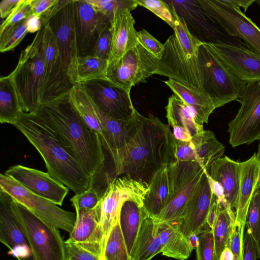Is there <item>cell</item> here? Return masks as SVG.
Here are the masks:
<instances>
[{"instance_id":"cell-59","label":"cell","mask_w":260,"mask_h":260,"mask_svg":"<svg viewBox=\"0 0 260 260\" xmlns=\"http://www.w3.org/2000/svg\"><path fill=\"white\" fill-rule=\"evenodd\" d=\"M256 187L259 193V213L258 225L254 237L252 238L256 251L257 258L260 259V176Z\"/></svg>"},{"instance_id":"cell-48","label":"cell","mask_w":260,"mask_h":260,"mask_svg":"<svg viewBox=\"0 0 260 260\" xmlns=\"http://www.w3.org/2000/svg\"><path fill=\"white\" fill-rule=\"evenodd\" d=\"M111 24L106 26L101 33L96 43L93 56L109 60L112 48Z\"/></svg>"},{"instance_id":"cell-11","label":"cell","mask_w":260,"mask_h":260,"mask_svg":"<svg viewBox=\"0 0 260 260\" xmlns=\"http://www.w3.org/2000/svg\"><path fill=\"white\" fill-rule=\"evenodd\" d=\"M157 60L139 42L122 57L108 62L106 79L130 93L136 84L156 74Z\"/></svg>"},{"instance_id":"cell-53","label":"cell","mask_w":260,"mask_h":260,"mask_svg":"<svg viewBox=\"0 0 260 260\" xmlns=\"http://www.w3.org/2000/svg\"><path fill=\"white\" fill-rule=\"evenodd\" d=\"M58 0H31V15L43 16L46 14Z\"/></svg>"},{"instance_id":"cell-8","label":"cell","mask_w":260,"mask_h":260,"mask_svg":"<svg viewBox=\"0 0 260 260\" xmlns=\"http://www.w3.org/2000/svg\"><path fill=\"white\" fill-rule=\"evenodd\" d=\"M42 21L49 26L56 40L67 73L73 85L77 82L79 53L74 13V0H58Z\"/></svg>"},{"instance_id":"cell-51","label":"cell","mask_w":260,"mask_h":260,"mask_svg":"<svg viewBox=\"0 0 260 260\" xmlns=\"http://www.w3.org/2000/svg\"><path fill=\"white\" fill-rule=\"evenodd\" d=\"M65 243L66 260H100L93 253L68 239Z\"/></svg>"},{"instance_id":"cell-49","label":"cell","mask_w":260,"mask_h":260,"mask_svg":"<svg viewBox=\"0 0 260 260\" xmlns=\"http://www.w3.org/2000/svg\"><path fill=\"white\" fill-rule=\"evenodd\" d=\"M137 36L139 42L153 55L160 59L164 51V44L144 29L137 31Z\"/></svg>"},{"instance_id":"cell-57","label":"cell","mask_w":260,"mask_h":260,"mask_svg":"<svg viewBox=\"0 0 260 260\" xmlns=\"http://www.w3.org/2000/svg\"><path fill=\"white\" fill-rule=\"evenodd\" d=\"M26 24L28 32H37L42 24V17L35 15H31L26 18Z\"/></svg>"},{"instance_id":"cell-25","label":"cell","mask_w":260,"mask_h":260,"mask_svg":"<svg viewBox=\"0 0 260 260\" xmlns=\"http://www.w3.org/2000/svg\"><path fill=\"white\" fill-rule=\"evenodd\" d=\"M96 108L104 131L103 147L112 159L116 152L126 145L135 134L140 113L136 110L132 118L125 121L112 118Z\"/></svg>"},{"instance_id":"cell-62","label":"cell","mask_w":260,"mask_h":260,"mask_svg":"<svg viewBox=\"0 0 260 260\" xmlns=\"http://www.w3.org/2000/svg\"><path fill=\"white\" fill-rule=\"evenodd\" d=\"M256 157L260 164V142L258 147L257 153L256 154Z\"/></svg>"},{"instance_id":"cell-23","label":"cell","mask_w":260,"mask_h":260,"mask_svg":"<svg viewBox=\"0 0 260 260\" xmlns=\"http://www.w3.org/2000/svg\"><path fill=\"white\" fill-rule=\"evenodd\" d=\"M166 109L168 124L173 128L175 139L190 141L193 136L204 131L195 112L175 94L169 98Z\"/></svg>"},{"instance_id":"cell-1","label":"cell","mask_w":260,"mask_h":260,"mask_svg":"<svg viewBox=\"0 0 260 260\" xmlns=\"http://www.w3.org/2000/svg\"><path fill=\"white\" fill-rule=\"evenodd\" d=\"M69 93L41 104L34 112L92 178L103 169L104 150L98 135L89 128L72 105Z\"/></svg>"},{"instance_id":"cell-54","label":"cell","mask_w":260,"mask_h":260,"mask_svg":"<svg viewBox=\"0 0 260 260\" xmlns=\"http://www.w3.org/2000/svg\"><path fill=\"white\" fill-rule=\"evenodd\" d=\"M205 172L212 193L217 198L218 202L221 203L227 212H228L229 207L225 199L224 190L222 185L219 182L212 179L206 170H205Z\"/></svg>"},{"instance_id":"cell-28","label":"cell","mask_w":260,"mask_h":260,"mask_svg":"<svg viewBox=\"0 0 260 260\" xmlns=\"http://www.w3.org/2000/svg\"><path fill=\"white\" fill-rule=\"evenodd\" d=\"M161 250L158 223L145 212L131 252V259L151 260L155 255L161 253Z\"/></svg>"},{"instance_id":"cell-22","label":"cell","mask_w":260,"mask_h":260,"mask_svg":"<svg viewBox=\"0 0 260 260\" xmlns=\"http://www.w3.org/2000/svg\"><path fill=\"white\" fill-rule=\"evenodd\" d=\"M98 205L91 210L75 209V222L69 239L102 260Z\"/></svg>"},{"instance_id":"cell-50","label":"cell","mask_w":260,"mask_h":260,"mask_svg":"<svg viewBox=\"0 0 260 260\" xmlns=\"http://www.w3.org/2000/svg\"><path fill=\"white\" fill-rule=\"evenodd\" d=\"M244 230V226L234 223L228 241L230 248L234 255V260H243L242 243Z\"/></svg>"},{"instance_id":"cell-41","label":"cell","mask_w":260,"mask_h":260,"mask_svg":"<svg viewBox=\"0 0 260 260\" xmlns=\"http://www.w3.org/2000/svg\"><path fill=\"white\" fill-rule=\"evenodd\" d=\"M103 193L98 187L90 185L87 189L76 193L70 201L75 209L91 210L99 204Z\"/></svg>"},{"instance_id":"cell-43","label":"cell","mask_w":260,"mask_h":260,"mask_svg":"<svg viewBox=\"0 0 260 260\" xmlns=\"http://www.w3.org/2000/svg\"><path fill=\"white\" fill-rule=\"evenodd\" d=\"M171 151L170 163L176 161H192L199 163L194 146L191 141H180L175 139L172 135Z\"/></svg>"},{"instance_id":"cell-38","label":"cell","mask_w":260,"mask_h":260,"mask_svg":"<svg viewBox=\"0 0 260 260\" xmlns=\"http://www.w3.org/2000/svg\"><path fill=\"white\" fill-rule=\"evenodd\" d=\"M234 222L230 215L220 203L216 219L212 229L213 234L217 260L229 241Z\"/></svg>"},{"instance_id":"cell-5","label":"cell","mask_w":260,"mask_h":260,"mask_svg":"<svg viewBox=\"0 0 260 260\" xmlns=\"http://www.w3.org/2000/svg\"><path fill=\"white\" fill-rule=\"evenodd\" d=\"M197 59L202 90L215 109L240 98L246 83L233 74L206 43L200 46Z\"/></svg>"},{"instance_id":"cell-14","label":"cell","mask_w":260,"mask_h":260,"mask_svg":"<svg viewBox=\"0 0 260 260\" xmlns=\"http://www.w3.org/2000/svg\"><path fill=\"white\" fill-rule=\"evenodd\" d=\"M44 23L43 37L44 70L41 104L68 93L75 85L67 75L55 36L48 24Z\"/></svg>"},{"instance_id":"cell-36","label":"cell","mask_w":260,"mask_h":260,"mask_svg":"<svg viewBox=\"0 0 260 260\" xmlns=\"http://www.w3.org/2000/svg\"><path fill=\"white\" fill-rule=\"evenodd\" d=\"M173 17L174 34L185 55L189 59L198 57L199 48L202 42L191 34L185 20L177 13L175 7L169 1Z\"/></svg>"},{"instance_id":"cell-21","label":"cell","mask_w":260,"mask_h":260,"mask_svg":"<svg viewBox=\"0 0 260 260\" xmlns=\"http://www.w3.org/2000/svg\"><path fill=\"white\" fill-rule=\"evenodd\" d=\"M213 196L205 172L187 205L182 219L177 224L185 237L193 233L199 235L211 230L207 224L206 219Z\"/></svg>"},{"instance_id":"cell-60","label":"cell","mask_w":260,"mask_h":260,"mask_svg":"<svg viewBox=\"0 0 260 260\" xmlns=\"http://www.w3.org/2000/svg\"><path fill=\"white\" fill-rule=\"evenodd\" d=\"M228 241L220 255L219 260H234V255L230 248Z\"/></svg>"},{"instance_id":"cell-45","label":"cell","mask_w":260,"mask_h":260,"mask_svg":"<svg viewBox=\"0 0 260 260\" xmlns=\"http://www.w3.org/2000/svg\"><path fill=\"white\" fill-rule=\"evenodd\" d=\"M199 243L196 250L197 260H217L212 230L199 235Z\"/></svg>"},{"instance_id":"cell-4","label":"cell","mask_w":260,"mask_h":260,"mask_svg":"<svg viewBox=\"0 0 260 260\" xmlns=\"http://www.w3.org/2000/svg\"><path fill=\"white\" fill-rule=\"evenodd\" d=\"M45 23L31 43L20 54L11 76L18 91L23 112H35L41 104L44 70L43 37Z\"/></svg>"},{"instance_id":"cell-37","label":"cell","mask_w":260,"mask_h":260,"mask_svg":"<svg viewBox=\"0 0 260 260\" xmlns=\"http://www.w3.org/2000/svg\"><path fill=\"white\" fill-rule=\"evenodd\" d=\"M108 65V60L106 59L93 56L79 57L77 84L96 79H106Z\"/></svg>"},{"instance_id":"cell-40","label":"cell","mask_w":260,"mask_h":260,"mask_svg":"<svg viewBox=\"0 0 260 260\" xmlns=\"http://www.w3.org/2000/svg\"><path fill=\"white\" fill-rule=\"evenodd\" d=\"M27 32L26 19L6 28L0 32V51L13 50Z\"/></svg>"},{"instance_id":"cell-9","label":"cell","mask_w":260,"mask_h":260,"mask_svg":"<svg viewBox=\"0 0 260 260\" xmlns=\"http://www.w3.org/2000/svg\"><path fill=\"white\" fill-rule=\"evenodd\" d=\"M31 253V260H66L65 243L59 229L16 202Z\"/></svg>"},{"instance_id":"cell-32","label":"cell","mask_w":260,"mask_h":260,"mask_svg":"<svg viewBox=\"0 0 260 260\" xmlns=\"http://www.w3.org/2000/svg\"><path fill=\"white\" fill-rule=\"evenodd\" d=\"M69 96L74 108L89 128L98 135L103 145L104 142V131L96 107L90 96L79 84L74 86Z\"/></svg>"},{"instance_id":"cell-35","label":"cell","mask_w":260,"mask_h":260,"mask_svg":"<svg viewBox=\"0 0 260 260\" xmlns=\"http://www.w3.org/2000/svg\"><path fill=\"white\" fill-rule=\"evenodd\" d=\"M199 164L207 171L212 164L222 156L224 146L218 141L214 133L209 130L204 131L191 139Z\"/></svg>"},{"instance_id":"cell-13","label":"cell","mask_w":260,"mask_h":260,"mask_svg":"<svg viewBox=\"0 0 260 260\" xmlns=\"http://www.w3.org/2000/svg\"><path fill=\"white\" fill-rule=\"evenodd\" d=\"M240 99L241 107L228 124L233 147L260 140V82L246 84Z\"/></svg>"},{"instance_id":"cell-26","label":"cell","mask_w":260,"mask_h":260,"mask_svg":"<svg viewBox=\"0 0 260 260\" xmlns=\"http://www.w3.org/2000/svg\"><path fill=\"white\" fill-rule=\"evenodd\" d=\"M131 11L125 8L114 12L111 22L112 41L108 62L122 57L139 43Z\"/></svg>"},{"instance_id":"cell-42","label":"cell","mask_w":260,"mask_h":260,"mask_svg":"<svg viewBox=\"0 0 260 260\" xmlns=\"http://www.w3.org/2000/svg\"><path fill=\"white\" fill-rule=\"evenodd\" d=\"M98 12L107 16L111 22L114 12L119 9L128 8L132 11L138 5L134 0H86Z\"/></svg>"},{"instance_id":"cell-15","label":"cell","mask_w":260,"mask_h":260,"mask_svg":"<svg viewBox=\"0 0 260 260\" xmlns=\"http://www.w3.org/2000/svg\"><path fill=\"white\" fill-rule=\"evenodd\" d=\"M164 45L162 54L157 60L156 74L168 77L185 86L203 92L197 58L189 59L186 57L174 33Z\"/></svg>"},{"instance_id":"cell-16","label":"cell","mask_w":260,"mask_h":260,"mask_svg":"<svg viewBox=\"0 0 260 260\" xmlns=\"http://www.w3.org/2000/svg\"><path fill=\"white\" fill-rule=\"evenodd\" d=\"M80 84L96 106L107 115L119 120H130L136 110L130 93L107 79H96Z\"/></svg>"},{"instance_id":"cell-33","label":"cell","mask_w":260,"mask_h":260,"mask_svg":"<svg viewBox=\"0 0 260 260\" xmlns=\"http://www.w3.org/2000/svg\"><path fill=\"white\" fill-rule=\"evenodd\" d=\"M20 99L10 74L0 78V122L13 125L23 112Z\"/></svg>"},{"instance_id":"cell-2","label":"cell","mask_w":260,"mask_h":260,"mask_svg":"<svg viewBox=\"0 0 260 260\" xmlns=\"http://www.w3.org/2000/svg\"><path fill=\"white\" fill-rule=\"evenodd\" d=\"M172 135L158 117L140 114L134 136L112 159L115 177L124 175L149 184L155 173L171 161Z\"/></svg>"},{"instance_id":"cell-39","label":"cell","mask_w":260,"mask_h":260,"mask_svg":"<svg viewBox=\"0 0 260 260\" xmlns=\"http://www.w3.org/2000/svg\"><path fill=\"white\" fill-rule=\"evenodd\" d=\"M102 260H132L123 237L119 219L110 234Z\"/></svg>"},{"instance_id":"cell-44","label":"cell","mask_w":260,"mask_h":260,"mask_svg":"<svg viewBox=\"0 0 260 260\" xmlns=\"http://www.w3.org/2000/svg\"><path fill=\"white\" fill-rule=\"evenodd\" d=\"M138 5L143 7L165 21L173 29L174 17L170 5L167 1L160 0H134Z\"/></svg>"},{"instance_id":"cell-63","label":"cell","mask_w":260,"mask_h":260,"mask_svg":"<svg viewBox=\"0 0 260 260\" xmlns=\"http://www.w3.org/2000/svg\"><path fill=\"white\" fill-rule=\"evenodd\" d=\"M258 5L260 6V0H255V2Z\"/></svg>"},{"instance_id":"cell-10","label":"cell","mask_w":260,"mask_h":260,"mask_svg":"<svg viewBox=\"0 0 260 260\" xmlns=\"http://www.w3.org/2000/svg\"><path fill=\"white\" fill-rule=\"evenodd\" d=\"M0 190L10 195L16 202L47 223L69 233L73 230L76 214L62 209L35 194L5 174L0 175Z\"/></svg>"},{"instance_id":"cell-17","label":"cell","mask_w":260,"mask_h":260,"mask_svg":"<svg viewBox=\"0 0 260 260\" xmlns=\"http://www.w3.org/2000/svg\"><path fill=\"white\" fill-rule=\"evenodd\" d=\"M0 241L19 260L31 256L24 229L17 213L16 201L0 190Z\"/></svg>"},{"instance_id":"cell-3","label":"cell","mask_w":260,"mask_h":260,"mask_svg":"<svg viewBox=\"0 0 260 260\" xmlns=\"http://www.w3.org/2000/svg\"><path fill=\"white\" fill-rule=\"evenodd\" d=\"M14 126L37 149L47 173L75 194L87 189L92 178L67 151L49 127L34 113L23 112Z\"/></svg>"},{"instance_id":"cell-52","label":"cell","mask_w":260,"mask_h":260,"mask_svg":"<svg viewBox=\"0 0 260 260\" xmlns=\"http://www.w3.org/2000/svg\"><path fill=\"white\" fill-rule=\"evenodd\" d=\"M243 260H256L255 244L251 235L245 229L242 243Z\"/></svg>"},{"instance_id":"cell-20","label":"cell","mask_w":260,"mask_h":260,"mask_svg":"<svg viewBox=\"0 0 260 260\" xmlns=\"http://www.w3.org/2000/svg\"><path fill=\"white\" fill-rule=\"evenodd\" d=\"M206 43L240 81L246 84L260 82V55L244 47Z\"/></svg>"},{"instance_id":"cell-31","label":"cell","mask_w":260,"mask_h":260,"mask_svg":"<svg viewBox=\"0 0 260 260\" xmlns=\"http://www.w3.org/2000/svg\"><path fill=\"white\" fill-rule=\"evenodd\" d=\"M164 82L175 95L195 112L202 124L208 123L209 116L215 108L207 95L170 79Z\"/></svg>"},{"instance_id":"cell-24","label":"cell","mask_w":260,"mask_h":260,"mask_svg":"<svg viewBox=\"0 0 260 260\" xmlns=\"http://www.w3.org/2000/svg\"><path fill=\"white\" fill-rule=\"evenodd\" d=\"M206 172L222 185L229 207L228 212L235 223L240 187L239 162L225 156L213 162Z\"/></svg>"},{"instance_id":"cell-34","label":"cell","mask_w":260,"mask_h":260,"mask_svg":"<svg viewBox=\"0 0 260 260\" xmlns=\"http://www.w3.org/2000/svg\"><path fill=\"white\" fill-rule=\"evenodd\" d=\"M145 214L143 207L132 200L125 201L121 209L119 224L130 256Z\"/></svg>"},{"instance_id":"cell-46","label":"cell","mask_w":260,"mask_h":260,"mask_svg":"<svg viewBox=\"0 0 260 260\" xmlns=\"http://www.w3.org/2000/svg\"><path fill=\"white\" fill-rule=\"evenodd\" d=\"M31 0H21L0 26V32L6 28L26 19L31 15Z\"/></svg>"},{"instance_id":"cell-47","label":"cell","mask_w":260,"mask_h":260,"mask_svg":"<svg viewBox=\"0 0 260 260\" xmlns=\"http://www.w3.org/2000/svg\"><path fill=\"white\" fill-rule=\"evenodd\" d=\"M259 213V193L257 187L253 193L247 214L245 230L254 237L258 222Z\"/></svg>"},{"instance_id":"cell-6","label":"cell","mask_w":260,"mask_h":260,"mask_svg":"<svg viewBox=\"0 0 260 260\" xmlns=\"http://www.w3.org/2000/svg\"><path fill=\"white\" fill-rule=\"evenodd\" d=\"M170 198L159 214V223L177 224L182 219L187 205L198 187L205 170L196 161H176L168 165Z\"/></svg>"},{"instance_id":"cell-19","label":"cell","mask_w":260,"mask_h":260,"mask_svg":"<svg viewBox=\"0 0 260 260\" xmlns=\"http://www.w3.org/2000/svg\"><path fill=\"white\" fill-rule=\"evenodd\" d=\"M5 174L35 194L61 206L69 189L47 172L20 165L10 167Z\"/></svg>"},{"instance_id":"cell-29","label":"cell","mask_w":260,"mask_h":260,"mask_svg":"<svg viewBox=\"0 0 260 260\" xmlns=\"http://www.w3.org/2000/svg\"><path fill=\"white\" fill-rule=\"evenodd\" d=\"M158 231L163 255L178 260H186L190 256L192 250L177 224L159 222Z\"/></svg>"},{"instance_id":"cell-12","label":"cell","mask_w":260,"mask_h":260,"mask_svg":"<svg viewBox=\"0 0 260 260\" xmlns=\"http://www.w3.org/2000/svg\"><path fill=\"white\" fill-rule=\"evenodd\" d=\"M206 14L230 36L244 41L248 48L260 55V28L240 9L220 0H198Z\"/></svg>"},{"instance_id":"cell-61","label":"cell","mask_w":260,"mask_h":260,"mask_svg":"<svg viewBox=\"0 0 260 260\" xmlns=\"http://www.w3.org/2000/svg\"><path fill=\"white\" fill-rule=\"evenodd\" d=\"M187 239L190 248L192 250L196 249L199 243V235L194 233L191 234L187 237Z\"/></svg>"},{"instance_id":"cell-55","label":"cell","mask_w":260,"mask_h":260,"mask_svg":"<svg viewBox=\"0 0 260 260\" xmlns=\"http://www.w3.org/2000/svg\"><path fill=\"white\" fill-rule=\"evenodd\" d=\"M219 204L217 200V198L213 194L206 219L207 224L211 230L214 226L217 216Z\"/></svg>"},{"instance_id":"cell-18","label":"cell","mask_w":260,"mask_h":260,"mask_svg":"<svg viewBox=\"0 0 260 260\" xmlns=\"http://www.w3.org/2000/svg\"><path fill=\"white\" fill-rule=\"evenodd\" d=\"M74 13L79 56H93L100 35L111 20L86 0H74Z\"/></svg>"},{"instance_id":"cell-56","label":"cell","mask_w":260,"mask_h":260,"mask_svg":"<svg viewBox=\"0 0 260 260\" xmlns=\"http://www.w3.org/2000/svg\"><path fill=\"white\" fill-rule=\"evenodd\" d=\"M21 0H3L0 3V16L6 18Z\"/></svg>"},{"instance_id":"cell-7","label":"cell","mask_w":260,"mask_h":260,"mask_svg":"<svg viewBox=\"0 0 260 260\" xmlns=\"http://www.w3.org/2000/svg\"><path fill=\"white\" fill-rule=\"evenodd\" d=\"M149 190L146 182L125 176L114 178L108 185L98 205L101 233L102 259L110 234L119 219L124 203L128 200L143 206L145 197Z\"/></svg>"},{"instance_id":"cell-27","label":"cell","mask_w":260,"mask_h":260,"mask_svg":"<svg viewBox=\"0 0 260 260\" xmlns=\"http://www.w3.org/2000/svg\"><path fill=\"white\" fill-rule=\"evenodd\" d=\"M239 166L240 187L235 223L245 227L249 206L260 176V164L256 153L239 162Z\"/></svg>"},{"instance_id":"cell-58","label":"cell","mask_w":260,"mask_h":260,"mask_svg":"<svg viewBox=\"0 0 260 260\" xmlns=\"http://www.w3.org/2000/svg\"><path fill=\"white\" fill-rule=\"evenodd\" d=\"M225 5L240 9L243 8L245 12L248 8L255 2V0H220Z\"/></svg>"},{"instance_id":"cell-30","label":"cell","mask_w":260,"mask_h":260,"mask_svg":"<svg viewBox=\"0 0 260 260\" xmlns=\"http://www.w3.org/2000/svg\"><path fill=\"white\" fill-rule=\"evenodd\" d=\"M169 198L168 169V165H165L155 173L149 184V190L143 202V209L149 216L155 217L167 205Z\"/></svg>"}]
</instances>
